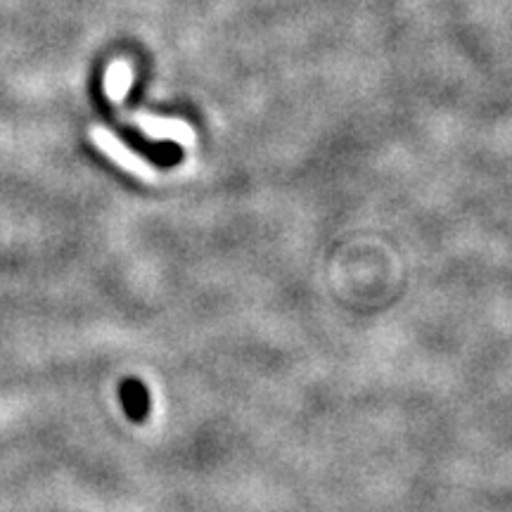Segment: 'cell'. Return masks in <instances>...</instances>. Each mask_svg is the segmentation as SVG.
Listing matches in <instances>:
<instances>
[{
	"mask_svg": "<svg viewBox=\"0 0 512 512\" xmlns=\"http://www.w3.org/2000/svg\"><path fill=\"white\" fill-rule=\"evenodd\" d=\"M133 79H136V72H133V64L128 60H114L107 64L105 72V95L110 102L119 105L131 91Z\"/></svg>",
	"mask_w": 512,
	"mask_h": 512,
	"instance_id": "3",
	"label": "cell"
},
{
	"mask_svg": "<svg viewBox=\"0 0 512 512\" xmlns=\"http://www.w3.org/2000/svg\"><path fill=\"white\" fill-rule=\"evenodd\" d=\"M91 140L95 145L100 147L102 152H105L107 157L114 159L119 166H124V169L131 171V174H138L143 178H152L155 176V169H152L150 164L145 162L143 157H138L136 152H131L128 147L121 143V140L114 136V133L107 131V128H91Z\"/></svg>",
	"mask_w": 512,
	"mask_h": 512,
	"instance_id": "1",
	"label": "cell"
},
{
	"mask_svg": "<svg viewBox=\"0 0 512 512\" xmlns=\"http://www.w3.org/2000/svg\"><path fill=\"white\" fill-rule=\"evenodd\" d=\"M121 403H124V411L131 420H145L147 411H150V399H147L145 387L138 380H126L121 384Z\"/></svg>",
	"mask_w": 512,
	"mask_h": 512,
	"instance_id": "4",
	"label": "cell"
},
{
	"mask_svg": "<svg viewBox=\"0 0 512 512\" xmlns=\"http://www.w3.org/2000/svg\"><path fill=\"white\" fill-rule=\"evenodd\" d=\"M133 124L152 140H174V143L181 145L195 143V131H192V126L183 119H162L152 117V114L147 112H136L133 114Z\"/></svg>",
	"mask_w": 512,
	"mask_h": 512,
	"instance_id": "2",
	"label": "cell"
}]
</instances>
